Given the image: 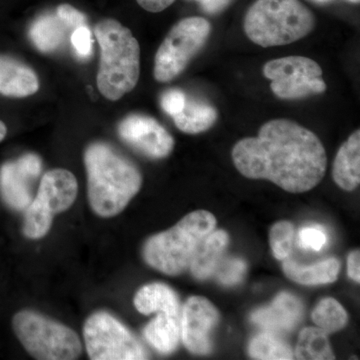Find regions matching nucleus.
<instances>
[{
    "label": "nucleus",
    "instance_id": "3",
    "mask_svg": "<svg viewBox=\"0 0 360 360\" xmlns=\"http://www.w3.org/2000/svg\"><path fill=\"white\" fill-rule=\"evenodd\" d=\"M94 34L101 47L97 87L108 101H120L139 82L141 46L129 28L111 18L99 21Z\"/></svg>",
    "mask_w": 360,
    "mask_h": 360
},
{
    "label": "nucleus",
    "instance_id": "12",
    "mask_svg": "<svg viewBox=\"0 0 360 360\" xmlns=\"http://www.w3.org/2000/svg\"><path fill=\"white\" fill-rule=\"evenodd\" d=\"M118 134L125 143L149 158L160 160L174 150V137L151 116H127L118 124Z\"/></svg>",
    "mask_w": 360,
    "mask_h": 360
},
{
    "label": "nucleus",
    "instance_id": "5",
    "mask_svg": "<svg viewBox=\"0 0 360 360\" xmlns=\"http://www.w3.org/2000/svg\"><path fill=\"white\" fill-rule=\"evenodd\" d=\"M215 226L217 219L212 213L206 210L189 213L172 229L146 241L144 259L162 274L179 276L189 269L198 245Z\"/></svg>",
    "mask_w": 360,
    "mask_h": 360
},
{
    "label": "nucleus",
    "instance_id": "27",
    "mask_svg": "<svg viewBox=\"0 0 360 360\" xmlns=\"http://www.w3.org/2000/svg\"><path fill=\"white\" fill-rule=\"evenodd\" d=\"M246 271V264L239 258L220 260L214 274L220 283L226 286L236 285L243 281Z\"/></svg>",
    "mask_w": 360,
    "mask_h": 360
},
{
    "label": "nucleus",
    "instance_id": "34",
    "mask_svg": "<svg viewBox=\"0 0 360 360\" xmlns=\"http://www.w3.org/2000/svg\"><path fill=\"white\" fill-rule=\"evenodd\" d=\"M347 274L355 283H360V253L359 250H354L350 253L347 259Z\"/></svg>",
    "mask_w": 360,
    "mask_h": 360
},
{
    "label": "nucleus",
    "instance_id": "30",
    "mask_svg": "<svg viewBox=\"0 0 360 360\" xmlns=\"http://www.w3.org/2000/svg\"><path fill=\"white\" fill-rule=\"evenodd\" d=\"M160 103L162 110L168 115L174 117L184 110L186 103V96L181 90L170 89L162 94Z\"/></svg>",
    "mask_w": 360,
    "mask_h": 360
},
{
    "label": "nucleus",
    "instance_id": "13",
    "mask_svg": "<svg viewBox=\"0 0 360 360\" xmlns=\"http://www.w3.org/2000/svg\"><path fill=\"white\" fill-rule=\"evenodd\" d=\"M219 321V314L210 300L201 296L188 298L180 319L184 345L191 354L205 355L212 352L210 333Z\"/></svg>",
    "mask_w": 360,
    "mask_h": 360
},
{
    "label": "nucleus",
    "instance_id": "18",
    "mask_svg": "<svg viewBox=\"0 0 360 360\" xmlns=\"http://www.w3.org/2000/svg\"><path fill=\"white\" fill-rule=\"evenodd\" d=\"M134 305L142 314L162 312L179 316V302L176 293L163 283L142 286L134 296Z\"/></svg>",
    "mask_w": 360,
    "mask_h": 360
},
{
    "label": "nucleus",
    "instance_id": "8",
    "mask_svg": "<svg viewBox=\"0 0 360 360\" xmlns=\"http://www.w3.org/2000/svg\"><path fill=\"white\" fill-rule=\"evenodd\" d=\"M77 180L68 170L58 168L46 172L37 195L26 207L22 232L27 238L39 239L51 229L58 213L68 210L77 200Z\"/></svg>",
    "mask_w": 360,
    "mask_h": 360
},
{
    "label": "nucleus",
    "instance_id": "24",
    "mask_svg": "<svg viewBox=\"0 0 360 360\" xmlns=\"http://www.w3.org/2000/svg\"><path fill=\"white\" fill-rule=\"evenodd\" d=\"M312 321L326 333H335L347 326L348 315L338 300L324 298L312 311Z\"/></svg>",
    "mask_w": 360,
    "mask_h": 360
},
{
    "label": "nucleus",
    "instance_id": "32",
    "mask_svg": "<svg viewBox=\"0 0 360 360\" xmlns=\"http://www.w3.org/2000/svg\"><path fill=\"white\" fill-rule=\"evenodd\" d=\"M193 1L198 2L205 13L210 15H217L229 8L233 4L234 0H193Z\"/></svg>",
    "mask_w": 360,
    "mask_h": 360
},
{
    "label": "nucleus",
    "instance_id": "11",
    "mask_svg": "<svg viewBox=\"0 0 360 360\" xmlns=\"http://www.w3.org/2000/svg\"><path fill=\"white\" fill-rule=\"evenodd\" d=\"M39 155L28 153L0 167V195L9 207L25 210L33 200V186L41 174Z\"/></svg>",
    "mask_w": 360,
    "mask_h": 360
},
{
    "label": "nucleus",
    "instance_id": "31",
    "mask_svg": "<svg viewBox=\"0 0 360 360\" xmlns=\"http://www.w3.org/2000/svg\"><path fill=\"white\" fill-rule=\"evenodd\" d=\"M56 14L68 27L75 28V30L79 26L86 25V18H85L84 14L80 13L75 7L70 6V4L59 6Z\"/></svg>",
    "mask_w": 360,
    "mask_h": 360
},
{
    "label": "nucleus",
    "instance_id": "19",
    "mask_svg": "<svg viewBox=\"0 0 360 360\" xmlns=\"http://www.w3.org/2000/svg\"><path fill=\"white\" fill-rule=\"evenodd\" d=\"M149 345L162 354H169L179 347L181 330L179 316L160 312L143 330Z\"/></svg>",
    "mask_w": 360,
    "mask_h": 360
},
{
    "label": "nucleus",
    "instance_id": "1",
    "mask_svg": "<svg viewBox=\"0 0 360 360\" xmlns=\"http://www.w3.org/2000/svg\"><path fill=\"white\" fill-rule=\"evenodd\" d=\"M232 160L243 176L266 179L291 193L319 186L328 165L326 148L311 130L284 118L270 120L257 136L241 139Z\"/></svg>",
    "mask_w": 360,
    "mask_h": 360
},
{
    "label": "nucleus",
    "instance_id": "2",
    "mask_svg": "<svg viewBox=\"0 0 360 360\" xmlns=\"http://www.w3.org/2000/svg\"><path fill=\"white\" fill-rule=\"evenodd\" d=\"M84 165L90 206L99 217H115L141 191L139 168L110 144H90L85 149Z\"/></svg>",
    "mask_w": 360,
    "mask_h": 360
},
{
    "label": "nucleus",
    "instance_id": "15",
    "mask_svg": "<svg viewBox=\"0 0 360 360\" xmlns=\"http://www.w3.org/2000/svg\"><path fill=\"white\" fill-rule=\"evenodd\" d=\"M39 89L37 73L30 66L11 56H0V94L22 98Z\"/></svg>",
    "mask_w": 360,
    "mask_h": 360
},
{
    "label": "nucleus",
    "instance_id": "16",
    "mask_svg": "<svg viewBox=\"0 0 360 360\" xmlns=\"http://www.w3.org/2000/svg\"><path fill=\"white\" fill-rule=\"evenodd\" d=\"M333 180L340 188L352 191L360 182V131L355 130L341 146L333 163Z\"/></svg>",
    "mask_w": 360,
    "mask_h": 360
},
{
    "label": "nucleus",
    "instance_id": "33",
    "mask_svg": "<svg viewBox=\"0 0 360 360\" xmlns=\"http://www.w3.org/2000/svg\"><path fill=\"white\" fill-rule=\"evenodd\" d=\"M136 1L144 11L158 13L174 4L175 0H136Z\"/></svg>",
    "mask_w": 360,
    "mask_h": 360
},
{
    "label": "nucleus",
    "instance_id": "36",
    "mask_svg": "<svg viewBox=\"0 0 360 360\" xmlns=\"http://www.w3.org/2000/svg\"><path fill=\"white\" fill-rule=\"evenodd\" d=\"M348 1L352 2V4H359L360 0H348Z\"/></svg>",
    "mask_w": 360,
    "mask_h": 360
},
{
    "label": "nucleus",
    "instance_id": "21",
    "mask_svg": "<svg viewBox=\"0 0 360 360\" xmlns=\"http://www.w3.org/2000/svg\"><path fill=\"white\" fill-rule=\"evenodd\" d=\"M219 118L217 108L198 99H187L184 110L174 116L175 125L180 131L198 134L212 129Z\"/></svg>",
    "mask_w": 360,
    "mask_h": 360
},
{
    "label": "nucleus",
    "instance_id": "29",
    "mask_svg": "<svg viewBox=\"0 0 360 360\" xmlns=\"http://www.w3.org/2000/svg\"><path fill=\"white\" fill-rule=\"evenodd\" d=\"M71 44L80 58H89L92 52L94 39H92L91 32L86 25L79 26L75 28L71 35Z\"/></svg>",
    "mask_w": 360,
    "mask_h": 360
},
{
    "label": "nucleus",
    "instance_id": "7",
    "mask_svg": "<svg viewBox=\"0 0 360 360\" xmlns=\"http://www.w3.org/2000/svg\"><path fill=\"white\" fill-rule=\"evenodd\" d=\"M210 33L212 25L200 16L175 23L156 51L153 68L156 82L167 84L179 77L205 46Z\"/></svg>",
    "mask_w": 360,
    "mask_h": 360
},
{
    "label": "nucleus",
    "instance_id": "14",
    "mask_svg": "<svg viewBox=\"0 0 360 360\" xmlns=\"http://www.w3.org/2000/svg\"><path fill=\"white\" fill-rule=\"evenodd\" d=\"M303 305L296 296L283 292L269 307L255 310L251 321L271 333H286L302 321Z\"/></svg>",
    "mask_w": 360,
    "mask_h": 360
},
{
    "label": "nucleus",
    "instance_id": "37",
    "mask_svg": "<svg viewBox=\"0 0 360 360\" xmlns=\"http://www.w3.org/2000/svg\"><path fill=\"white\" fill-rule=\"evenodd\" d=\"M315 1H328V0H315Z\"/></svg>",
    "mask_w": 360,
    "mask_h": 360
},
{
    "label": "nucleus",
    "instance_id": "20",
    "mask_svg": "<svg viewBox=\"0 0 360 360\" xmlns=\"http://www.w3.org/2000/svg\"><path fill=\"white\" fill-rule=\"evenodd\" d=\"M283 267L286 276L295 283L304 285H317L335 283L340 274V264L335 258H328L309 266L285 259Z\"/></svg>",
    "mask_w": 360,
    "mask_h": 360
},
{
    "label": "nucleus",
    "instance_id": "6",
    "mask_svg": "<svg viewBox=\"0 0 360 360\" xmlns=\"http://www.w3.org/2000/svg\"><path fill=\"white\" fill-rule=\"evenodd\" d=\"M13 328L21 345L34 359L73 360L82 354V342L72 329L32 310L13 316Z\"/></svg>",
    "mask_w": 360,
    "mask_h": 360
},
{
    "label": "nucleus",
    "instance_id": "17",
    "mask_svg": "<svg viewBox=\"0 0 360 360\" xmlns=\"http://www.w3.org/2000/svg\"><path fill=\"white\" fill-rule=\"evenodd\" d=\"M229 243V234L224 231H212L198 245L189 269L196 279L203 281L214 274Z\"/></svg>",
    "mask_w": 360,
    "mask_h": 360
},
{
    "label": "nucleus",
    "instance_id": "23",
    "mask_svg": "<svg viewBox=\"0 0 360 360\" xmlns=\"http://www.w3.org/2000/svg\"><path fill=\"white\" fill-rule=\"evenodd\" d=\"M297 359H335L331 352L328 335L321 328H307L302 329L296 345Z\"/></svg>",
    "mask_w": 360,
    "mask_h": 360
},
{
    "label": "nucleus",
    "instance_id": "25",
    "mask_svg": "<svg viewBox=\"0 0 360 360\" xmlns=\"http://www.w3.org/2000/svg\"><path fill=\"white\" fill-rule=\"evenodd\" d=\"M248 352L253 359L286 360L295 357L290 347L271 333H262L253 338Z\"/></svg>",
    "mask_w": 360,
    "mask_h": 360
},
{
    "label": "nucleus",
    "instance_id": "4",
    "mask_svg": "<svg viewBox=\"0 0 360 360\" xmlns=\"http://www.w3.org/2000/svg\"><path fill=\"white\" fill-rule=\"evenodd\" d=\"M316 18L300 0H257L246 11V37L262 47L281 46L304 39Z\"/></svg>",
    "mask_w": 360,
    "mask_h": 360
},
{
    "label": "nucleus",
    "instance_id": "22",
    "mask_svg": "<svg viewBox=\"0 0 360 360\" xmlns=\"http://www.w3.org/2000/svg\"><path fill=\"white\" fill-rule=\"evenodd\" d=\"M66 25L58 14L40 16L30 30V37L39 51L49 53L58 51L65 39Z\"/></svg>",
    "mask_w": 360,
    "mask_h": 360
},
{
    "label": "nucleus",
    "instance_id": "9",
    "mask_svg": "<svg viewBox=\"0 0 360 360\" xmlns=\"http://www.w3.org/2000/svg\"><path fill=\"white\" fill-rule=\"evenodd\" d=\"M85 347L92 360L148 359L135 336L112 315L99 311L90 315L84 326Z\"/></svg>",
    "mask_w": 360,
    "mask_h": 360
},
{
    "label": "nucleus",
    "instance_id": "35",
    "mask_svg": "<svg viewBox=\"0 0 360 360\" xmlns=\"http://www.w3.org/2000/svg\"><path fill=\"white\" fill-rule=\"evenodd\" d=\"M7 134V127L6 125L4 124V122L0 120V142L4 141L6 139Z\"/></svg>",
    "mask_w": 360,
    "mask_h": 360
},
{
    "label": "nucleus",
    "instance_id": "10",
    "mask_svg": "<svg viewBox=\"0 0 360 360\" xmlns=\"http://www.w3.org/2000/svg\"><path fill=\"white\" fill-rule=\"evenodd\" d=\"M264 75L271 80L274 96L295 101L326 92L322 68L316 61L304 56L272 59L264 66Z\"/></svg>",
    "mask_w": 360,
    "mask_h": 360
},
{
    "label": "nucleus",
    "instance_id": "28",
    "mask_svg": "<svg viewBox=\"0 0 360 360\" xmlns=\"http://www.w3.org/2000/svg\"><path fill=\"white\" fill-rule=\"evenodd\" d=\"M298 240L303 250L321 251L328 243V234L319 225L303 227L300 231Z\"/></svg>",
    "mask_w": 360,
    "mask_h": 360
},
{
    "label": "nucleus",
    "instance_id": "26",
    "mask_svg": "<svg viewBox=\"0 0 360 360\" xmlns=\"http://www.w3.org/2000/svg\"><path fill=\"white\" fill-rule=\"evenodd\" d=\"M293 225L288 221H279L270 229L269 241L274 257L285 260L292 250Z\"/></svg>",
    "mask_w": 360,
    "mask_h": 360
}]
</instances>
